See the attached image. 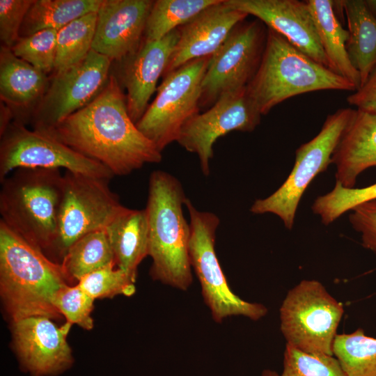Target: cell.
Instances as JSON below:
<instances>
[{
    "label": "cell",
    "instance_id": "obj_1",
    "mask_svg": "<svg viewBox=\"0 0 376 376\" xmlns=\"http://www.w3.org/2000/svg\"><path fill=\"white\" fill-rule=\"evenodd\" d=\"M40 132L101 163L113 175H128L162 158L161 151L130 118L126 97L113 75L89 104Z\"/></svg>",
    "mask_w": 376,
    "mask_h": 376
},
{
    "label": "cell",
    "instance_id": "obj_2",
    "mask_svg": "<svg viewBox=\"0 0 376 376\" xmlns=\"http://www.w3.org/2000/svg\"><path fill=\"white\" fill-rule=\"evenodd\" d=\"M66 279L61 264L0 221L1 295L13 321L58 317L53 301Z\"/></svg>",
    "mask_w": 376,
    "mask_h": 376
},
{
    "label": "cell",
    "instance_id": "obj_3",
    "mask_svg": "<svg viewBox=\"0 0 376 376\" xmlns=\"http://www.w3.org/2000/svg\"><path fill=\"white\" fill-rule=\"evenodd\" d=\"M188 198L180 181L157 170L149 178L146 207L150 275L164 284L186 290L192 283L191 228L182 206Z\"/></svg>",
    "mask_w": 376,
    "mask_h": 376
},
{
    "label": "cell",
    "instance_id": "obj_4",
    "mask_svg": "<svg viewBox=\"0 0 376 376\" xmlns=\"http://www.w3.org/2000/svg\"><path fill=\"white\" fill-rule=\"evenodd\" d=\"M324 90L355 91L348 80L315 61L284 37L267 28L260 65L246 91L261 115L298 95Z\"/></svg>",
    "mask_w": 376,
    "mask_h": 376
},
{
    "label": "cell",
    "instance_id": "obj_5",
    "mask_svg": "<svg viewBox=\"0 0 376 376\" xmlns=\"http://www.w3.org/2000/svg\"><path fill=\"white\" fill-rule=\"evenodd\" d=\"M0 182V221L45 253L56 235L60 169H18Z\"/></svg>",
    "mask_w": 376,
    "mask_h": 376
},
{
    "label": "cell",
    "instance_id": "obj_6",
    "mask_svg": "<svg viewBox=\"0 0 376 376\" xmlns=\"http://www.w3.org/2000/svg\"><path fill=\"white\" fill-rule=\"evenodd\" d=\"M109 179L65 171L56 235L45 255L61 264L68 249L83 236L105 228L126 207L109 186Z\"/></svg>",
    "mask_w": 376,
    "mask_h": 376
},
{
    "label": "cell",
    "instance_id": "obj_7",
    "mask_svg": "<svg viewBox=\"0 0 376 376\" xmlns=\"http://www.w3.org/2000/svg\"><path fill=\"white\" fill-rule=\"evenodd\" d=\"M279 312L286 344L308 353L333 355L344 307L322 283L313 279L301 281L288 292Z\"/></svg>",
    "mask_w": 376,
    "mask_h": 376
},
{
    "label": "cell",
    "instance_id": "obj_8",
    "mask_svg": "<svg viewBox=\"0 0 376 376\" xmlns=\"http://www.w3.org/2000/svg\"><path fill=\"white\" fill-rule=\"evenodd\" d=\"M185 206L190 219L191 265L213 320L220 323L230 316L241 315L256 321L265 317L268 312L265 305L241 299L228 285L215 251L219 217L212 212L197 210L189 199Z\"/></svg>",
    "mask_w": 376,
    "mask_h": 376
},
{
    "label": "cell",
    "instance_id": "obj_9",
    "mask_svg": "<svg viewBox=\"0 0 376 376\" xmlns=\"http://www.w3.org/2000/svg\"><path fill=\"white\" fill-rule=\"evenodd\" d=\"M354 110L341 108L328 115L318 134L296 150L294 166L283 183L269 196L256 199L250 211L256 214H274L291 230L304 193L331 164L332 155Z\"/></svg>",
    "mask_w": 376,
    "mask_h": 376
},
{
    "label": "cell",
    "instance_id": "obj_10",
    "mask_svg": "<svg viewBox=\"0 0 376 376\" xmlns=\"http://www.w3.org/2000/svg\"><path fill=\"white\" fill-rule=\"evenodd\" d=\"M209 58L193 60L164 75L154 101L136 124L161 152L177 141L183 126L198 113Z\"/></svg>",
    "mask_w": 376,
    "mask_h": 376
},
{
    "label": "cell",
    "instance_id": "obj_11",
    "mask_svg": "<svg viewBox=\"0 0 376 376\" xmlns=\"http://www.w3.org/2000/svg\"><path fill=\"white\" fill-rule=\"evenodd\" d=\"M18 169H60L109 179L113 173L56 139L13 121L1 136L0 181Z\"/></svg>",
    "mask_w": 376,
    "mask_h": 376
},
{
    "label": "cell",
    "instance_id": "obj_12",
    "mask_svg": "<svg viewBox=\"0 0 376 376\" xmlns=\"http://www.w3.org/2000/svg\"><path fill=\"white\" fill-rule=\"evenodd\" d=\"M260 20L240 22L221 47L210 57L201 85L200 104L245 89L262 59L267 38Z\"/></svg>",
    "mask_w": 376,
    "mask_h": 376
},
{
    "label": "cell",
    "instance_id": "obj_13",
    "mask_svg": "<svg viewBox=\"0 0 376 376\" xmlns=\"http://www.w3.org/2000/svg\"><path fill=\"white\" fill-rule=\"evenodd\" d=\"M111 62L91 49L79 63L53 75L31 114L33 130L51 128L89 104L104 88Z\"/></svg>",
    "mask_w": 376,
    "mask_h": 376
},
{
    "label": "cell",
    "instance_id": "obj_14",
    "mask_svg": "<svg viewBox=\"0 0 376 376\" xmlns=\"http://www.w3.org/2000/svg\"><path fill=\"white\" fill-rule=\"evenodd\" d=\"M261 116L246 88L222 96L204 113L191 118L176 141L187 151L197 155L201 171L207 176L216 141L233 131H253Z\"/></svg>",
    "mask_w": 376,
    "mask_h": 376
},
{
    "label": "cell",
    "instance_id": "obj_15",
    "mask_svg": "<svg viewBox=\"0 0 376 376\" xmlns=\"http://www.w3.org/2000/svg\"><path fill=\"white\" fill-rule=\"evenodd\" d=\"M70 325L66 323L58 327L45 316L13 321L15 350L33 376L54 375L70 366L72 357L66 340Z\"/></svg>",
    "mask_w": 376,
    "mask_h": 376
},
{
    "label": "cell",
    "instance_id": "obj_16",
    "mask_svg": "<svg viewBox=\"0 0 376 376\" xmlns=\"http://www.w3.org/2000/svg\"><path fill=\"white\" fill-rule=\"evenodd\" d=\"M224 3L233 9L255 16L313 60L329 68L306 1L224 0Z\"/></svg>",
    "mask_w": 376,
    "mask_h": 376
},
{
    "label": "cell",
    "instance_id": "obj_17",
    "mask_svg": "<svg viewBox=\"0 0 376 376\" xmlns=\"http://www.w3.org/2000/svg\"><path fill=\"white\" fill-rule=\"evenodd\" d=\"M154 1L102 0L97 12L92 49L111 61L134 54L141 45Z\"/></svg>",
    "mask_w": 376,
    "mask_h": 376
},
{
    "label": "cell",
    "instance_id": "obj_18",
    "mask_svg": "<svg viewBox=\"0 0 376 376\" xmlns=\"http://www.w3.org/2000/svg\"><path fill=\"white\" fill-rule=\"evenodd\" d=\"M247 16L228 6L224 0L201 12L178 28L180 37L163 75L193 60L212 56Z\"/></svg>",
    "mask_w": 376,
    "mask_h": 376
},
{
    "label": "cell",
    "instance_id": "obj_19",
    "mask_svg": "<svg viewBox=\"0 0 376 376\" xmlns=\"http://www.w3.org/2000/svg\"><path fill=\"white\" fill-rule=\"evenodd\" d=\"M180 37L177 29L155 41L144 40L139 49L127 58L123 83L127 89L128 113L136 124L148 108L157 83L164 74Z\"/></svg>",
    "mask_w": 376,
    "mask_h": 376
},
{
    "label": "cell",
    "instance_id": "obj_20",
    "mask_svg": "<svg viewBox=\"0 0 376 376\" xmlns=\"http://www.w3.org/2000/svg\"><path fill=\"white\" fill-rule=\"evenodd\" d=\"M336 181L354 187L359 175L376 167V113L354 109L332 155Z\"/></svg>",
    "mask_w": 376,
    "mask_h": 376
},
{
    "label": "cell",
    "instance_id": "obj_21",
    "mask_svg": "<svg viewBox=\"0 0 376 376\" xmlns=\"http://www.w3.org/2000/svg\"><path fill=\"white\" fill-rule=\"evenodd\" d=\"M47 75L16 56L11 49H0V97L14 111L24 113L35 108L49 82ZM14 113V112H13Z\"/></svg>",
    "mask_w": 376,
    "mask_h": 376
},
{
    "label": "cell",
    "instance_id": "obj_22",
    "mask_svg": "<svg viewBox=\"0 0 376 376\" xmlns=\"http://www.w3.org/2000/svg\"><path fill=\"white\" fill-rule=\"evenodd\" d=\"M105 230L116 266L136 281L138 267L148 256L149 230L146 209L125 207Z\"/></svg>",
    "mask_w": 376,
    "mask_h": 376
},
{
    "label": "cell",
    "instance_id": "obj_23",
    "mask_svg": "<svg viewBox=\"0 0 376 376\" xmlns=\"http://www.w3.org/2000/svg\"><path fill=\"white\" fill-rule=\"evenodd\" d=\"M306 2L329 68L350 81L357 90L361 86L360 75L349 58L346 49L349 33L336 15L335 1L308 0Z\"/></svg>",
    "mask_w": 376,
    "mask_h": 376
},
{
    "label": "cell",
    "instance_id": "obj_24",
    "mask_svg": "<svg viewBox=\"0 0 376 376\" xmlns=\"http://www.w3.org/2000/svg\"><path fill=\"white\" fill-rule=\"evenodd\" d=\"M340 3L347 22V52L359 73L361 86L376 67V17L366 1L345 0Z\"/></svg>",
    "mask_w": 376,
    "mask_h": 376
},
{
    "label": "cell",
    "instance_id": "obj_25",
    "mask_svg": "<svg viewBox=\"0 0 376 376\" xmlns=\"http://www.w3.org/2000/svg\"><path fill=\"white\" fill-rule=\"evenodd\" d=\"M102 1L34 0L24 17L19 38L47 29L59 31L80 17L97 12Z\"/></svg>",
    "mask_w": 376,
    "mask_h": 376
},
{
    "label": "cell",
    "instance_id": "obj_26",
    "mask_svg": "<svg viewBox=\"0 0 376 376\" xmlns=\"http://www.w3.org/2000/svg\"><path fill=\"white\" fill-rule=\"evenodd\" d=\"M113 264V253L105 228L91 232L77 240L61 263L66 278L78 281L84 276Z\"/></svg>",
    "mask_w": 376,
    "mask_h": 376
},
{
    "label": "cell",
    "instance_id": "obj_27",
    "mask_svg": "<svg viewBox=\"0 0 376 376\" xmlns=\"http://www.w3.org/2000/svg\"><path fill=\"white\" fill-rule=\"evenodd\" d=\"M221 0H157L150 11L144 40H158L185 25L207 8Z\"/></svg>",
    "mask_w": 376,
    "mask_h": 376
},
{
    "label": "cell",
    "instance_id": "obj_28",
    "mask_svg": "<svg viewBox=\"0 0 376 376\" xmlns=\"http://www.w3.org/2000/svg\"><path fill=\"white\" fill-rule=\"evenodd\" d=\"M97 12L86 14L58 31L54 74L62 72L82 61L92 49Z\"/></svg>",
    "mask_w": 376,
    "mask_h": 376
},
{
    "label": "cell",
    "instance_id": "obj_29",
    "mask_svg": "<svg viewBox=\"0 0 376 376\" xmlns=\"http://www.w3.org/2000/svg\"><path fill=\"white\" fill-rule=\"evenodd\" d=\"M332 353L346 376H376V338L366 336L363 329L338 334Z\"/></svg>",
    "mask_w": 376,
    "mask_h": 376
},
{
    "label": "cell",
    "instance_id": "obj_30",
    "mask_svg": "<svg viewBox=\"0 0 376 376\" xmlns=\"http://www.w3.org/2000/svg\"><path fill=\"white\" fill-rule=\"evenodd\" d=\"M375 200L376 183L361 188H347L336 181L332 190L314 200L311 210L322 224L328 226L356 207Z\"/></svg>",
    "mask_w": 376,
    "mask_h": 376
},
{
    "label": "cell",
    "instance_id": "obj_31",
    "mask_svg": "<svg viewBox=\"0 0 376 376\" xmlns=\"http://www.w3.org/2000/svg\"><path fill=\"white\" fill-rule=\"evenodd\" d=\"M281 376H346L334 355L311 354L286 344Z\"/></svg>",
    "mask_w": 376,
    "mask_h": 376
},
{
    "label": "cell",
    "instance_id": "obj_32",
    "mask_svg": "<svg viewBox=\"0 0 376 376\" xmlns=\"http://www.w3.org/2000/svg\"><path fill=\"white\" fill-rule=\"evenodd\" d=\"M58 31L47 29L20 37L11 48L13 54L47 75L54 69Z\"/></svg>",
    "mask_w": 376,
    "mask_h": 376
},
{
    "label": "cell",
    "instance_id": "obj_33",
    "mask_svg": "<svg viewBox=\"0 0 376 376\" xmlns=\"http://www.w3.org/2000/svg\"><path fill=\"white\" fill-rule=\"evenodd\" d=\"M135 281L115 264L93 272L79 281V286L94 299L123 295L132 296L136 291Z\"/></svg>",
    "mask_w": 376,
    "mask_h": 376
},
{
    "label": "cell",
    "instance_id": "obj_34",
    "mask_svg": "<svg viewBox=\"0 0 376 376\" xmlns=\"http://www.w3.org/2000/svg\"><path fill=\"white\" fill-rule=\"evenodd\" d=\"M94 300L79 284L65 285L57 292L53 304L65 317L67 323L77 324L89 330L93 327L91 312Z\"/></svg>",
    "mask_w": 376,
    "mask_h": 376
},
{
    "label": "cell",
    "instance_id": "obj_35",
    "mask_svg": "<svg viewBox=\"0 0 376 376\" xmlns=\"http://www.w3.org/2000/svg\"><path fill=\"white\" fill-rule=\"evenodd\" d=\"M34 0L0 1V40L11 49L19 38L24 17Z\"/></svg>",
    "mask_w": 376,
    "mask_h": 376
},
{
    "label": "cell",
    "instance_id": "obj_36",
    "mask_svg": "<svg viewBox=\"0 0 376 376\" xmlns=\"http://www.w3.org/2000/svg\"><path fill=\"white\" fill-rule=\"evenodd\" d=\"M348 219L353 229L360 235L361 245L376 252V200L354 208Z\"/></svg>",
    "mask_w": 376,
    "mask_h": 376
},
{
    "label": "cell",
    "instance_id": "obj_37",
    "mask_svg": "<svg viewBox=\"0 0 376 376\" xmlns=\"http://www.w3.org/2000/svg\"><path fill=\"white\" fill-rule=\"evenodd\" d=\"M347 101L357 109L376 113V67L364 84L347 96Z\"/></svg>",
    "mask_w": 376,
    "mask_h": 376
},
{
    "label": "cell",
    "instance_id": "obj_38",
    "mask_svg": "<svg viewBox=\"0 0 376 376\" xmlns=\"http://www.w3.org/2000/svg\"><path fill=\"white\" fill-rule=\"evenodd\" d=\"M14 117V113L13 110L4 102H1L0 109V136H1L10 124L12 123L11 120Z\"/></svg>",
    "mask_w": 376,
    "mask_h": 376
},
{
    "label": "cell",
    "instance_id": "obj_39",
    "mask_svg": "<svg viewBox=\"0 0 376 376\" xmlns=\"http://www.w3.org/2000/svg\"><path fill=\"white\" fill-rule=\"evenodd\" d=\"M260 376H281V375L274 370L266 369L263 371Z\"/></svg>",
    "mask_w": 376,
    "mask_h": 376
}]
</instances>
